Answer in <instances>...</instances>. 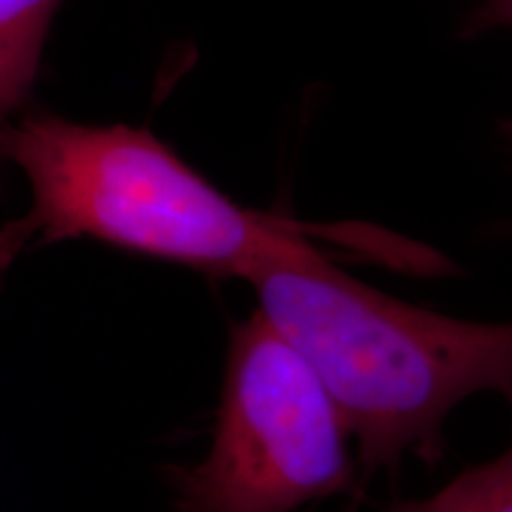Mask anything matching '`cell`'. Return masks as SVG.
<instances>
[{"instance_id":"obj_1","label":"cell","mask_w":512,"mask_h":512,"mask_svg":"<svg viewBox=\"0 0 512 512\" xmlns=\"http://www.w3.org/2000/svg\"><path fill=\"white\" fill-rule=\"evenodd\" d=\"M266 318L290 339L347 420L363 477L415 453L437 460L465 399L512 406V323L422 309L351 278L309 233L245 271Z\"/></svg>"},{"instance_id":"obj_2","label":"cell","mask_w":512,"mask_h":512,"mask_svg":"<svg viewBox=\"0 0 512 512\" xmlns=\"http://www.w3.org/2000/svg\"><path fill=\"white\" fill-rule=\"evenodd\" d=\"M0 162L31 188L27 214L0 228V278L24 252L64 240L242 278L309 233L233 202L145 128L31 112L0 124Z\"/></svg>"},{"instance_id":"obj_3","label":"cell","mask_w":512,"mask_h":512,"mask_svg":"<svg viewBox=\"0 0 512 512\" xmlns=\"http://www.w3.org/2000/svg\"><path fill=\"white\" fill-rule=\"evenodd\" d=\"M349 427L323 380L266 313L230 335L207 458L171 472L178 512H294L356 484Z\"/></svg>"},{"instance_id":"obj_4","label":"cell","mask_w":512,"mask_h":512,"mask_svg":"<svg viewBox=\"0 0 512 512\" xmlns=\"http://www.w3.org/2000/svg\"><path fill=\"white\" fill-rule=\"evenodd\" d=\"M60 0H0V124L34 88L38 64Z\"/></svg>"},{"instance_id":"obj_5","label":"cell","mask_w":512,"mask_h":512,"mask_svg":"<svg viewBox=\"0 0 512 512\" xmlns=\"http://www.w3.org/2000/svg\"><path fill=\"white\" fill-rule=\"evenodd\" d=\"M389 512H512V446L460 472L432 496L399 501Z\"/></svg>"},{"instance_id":"obj_6","label":"cell","mask_w":512,"mask_h":512,"mask_svg":"<svg viewBox=\"0 0 512 512\" xmlns=\"http://www.w3.org/2000/svg\"><path fill=\"white\" fill-rule=\"evenodd\" d=\"M503 3H505V5H508V10L512 12V0H503Z\"/></svg>"}]
</instances>
